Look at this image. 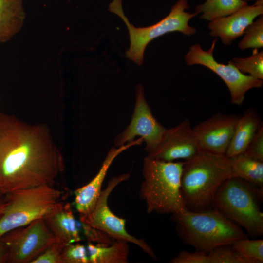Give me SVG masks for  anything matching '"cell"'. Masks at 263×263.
<instances>
[{
	"label": "cell",
	"mask_w": 263,
	"mask_h": 263,
	"mask_svg": "<svg viewBox=\"0 0 263 263\" xmlns=\"http://www.w3.org/2000/svg\"><path fill=\"white\" fill-rule=\"evenodd\" d=\"M243 153L252 159L263 162V123Z\"/></svg>",
	"instance_id": "27"
},
{
	"label": "cell",
	"mask_w": 263,
	"mask_h": 263,
	"mask_svg": "<svg viewBox=\"0 0 263 263\" xmlns=\"http://www.w3.org/2000/svg\"></svg>",
	"instance_id": "32"
},
{
	"label": "cell",
	"mask_w": 263,
	"mask_h": 263,
	"mask_svg": "<svg viewBox=\"0 0 263 263\" xmlns=\"http://www.w3.org/2000/svg\"><path fill=\"white\" fill-rule=\"evenodd\" d=\"M230 246H221L209 252L207 255L210 263H252Z\"/></svg>",
	"instance_id": "25"
},
{
	"label": "cell",
	"mask_w": 263,
	"mask_h": 263,
	"mask_svg": "<svg viewBox=\"0 0 263 263\" xmlns=\"http://www.w3.org/2000/svg\"><path fill=\"white\" fill-rule=\"evenodd\" d=\"M200 150L190 122L186 119L176 127L167 129L159 145L148 156L167 162L186 160Z\"/></svg>",
	"instance_id": "13"
},
{
	"label": "cell",
	"mask_w": 263,
	"mask_h": 263,
	"mask_svg": "<svg viewBox=\"0 0 263 263\" xmlns=\"http://www.w3.org/2000/svg\"><path fill=\"white\" fill-rule=\"evenodd\" d=\"M229 158L232 177L243 179L263 191V162L252 159L244 153Z\"/></svg>",
	"instance_id": "20"
},
{
	"label": "cell",
	"mask_w": 263,
	"mask_h": 263,
	"mask_svg": "<svg viewBox=\"0 0 263 263\" xmlns=\"http://www.w3.org/2000/svg\"><path fill=\"white\" fill-rule=\"evenodd\" d=\"M61 255L63 263H90L87 247L80 244L66 245Z\"/></svg>",
	"instance_id": "26"
},
{
	"label": "cell",
	"mask_w": 263,
	"mask_h": 263,
	"mask_svg": "<svg viewBox=\"0 0 263 263\" xmlns=\"http://www.w3.org/2000/svg\"><path fill=\"white\" fill-rule=\"evenodd\" d=\"M183 164L148 155L144 158L139 196L146 204L148 213L172 215L188 210L181 191Z\"/></svg>",
	"instance_id": "4"
},
{
	"label": "cell",
	"mask_w": 263,
	"mask_h": 263,
	"mask_svg": "<svg viewBox=\"0 0 263 263\" xmlns=\"http://www.w3.org/2000/svg\"><path fill=\"white\" fill-rule=\"evenodd\" d=\"M90 263H127L128 242L115 240L111 244L88 242L87 246Z\"/></svg>",
	"instance_id": "19"
},
{
	"label": "cell",
	"mask_w": 263,
	"mask_h": 263,
	"mask_svg": "<svg viewBox=\"0 0 263 263\" xmlns=\"http://www.w3.org/2000/svg\"><path fill=\"white\" fill-rule=\"evenodd\" d=\"M263 13V0H257L251 5L247 4L228 16L210 21L208 25L209 35L220 37L225 45H229L243 35L248 25Z\"/></svg>",
	"instance_id": "15"
},
{
	"label": "cell",
	"mask_w": 263,
	"mask_h": 263,
	"mask_svg": "<svg viewBox=\"0 0 263 263\" xmlns=\"http://www.w3.org/2000/svg\"><path fill=\"white\" fill-rule=\"evenodd\" d=\"M189 7L188 0H178L168 16L153 25L143 28L135 27L130 22L123 11L121 0H113L108 9L121 18L128 28L130 46L126 52L127 58L141 66L143 63L145 50L154 38L170 32L179 31L189 36L196 32L195 28L189 25L188 22L197 14L186 12Z\"/></svg>",
	"instance_id": "6"
},
{
	"label": "cell",
	"mask_w": 263,
	"mask_h": 263,
	"mask_svg": "<svg viewBox=\"0 0 263 263\" xmlns=\"http://www.w3.org/2000/svg\"><path fill=\"white\" fill-rule=\"evenodd\" d=\"M65 169L44 124H30L0 113V185L5 194L52 186Z\"/></svg>",
	"instance_id": "1"
},
{
	"label": "cell",
	"mask_w": 263,
	"mask_h": 263,
	"mask_svg": "<svg viewBox=\"0 0 263 263\" xmlns=\"http://www.w3.org/2000/svg\"><path fill=\"white\" fill-rule=\"evenodd\" d=\"M231 63L242 73H248L257 79H263V52L256 53L245 58L234 57Z\"/></svg>",
	"instance_id": "23"
},
{
	"label": "cell",
	"mask_w": 263,
	"mask_h": 263,
	"mask_svg": "<svg viewBox=\"0 0 263 263\" xmlns=\"http://www.w3.org/2000/svg\"><path fill=\"white\" fill-rule=\"evenodd\" d=\"M171 218L182 241L198 252L207 254L217 247L231 245L238 239L248 238L236 224L215 208L188 210L172 214Z\"/></svg>",
	"instance_id": "3"
},
{
	"label": "cell",
	"mask_w": 263,
	"mask_h": 263,
	"mask_svg": "<svg viewBox=\"0 0 263 263\" xmlns=\"http://www.w3.org/2000/svg\"><path fill=\"white\" fill-rule=\"evenodd\" d=\"M247 4L246 0H206L195 6V13H201L200 19L210 21L228 16Z\"/></svg>",
	"instance_id": "21"
},
{
	"label": "cell",
	"mask_w": 263,
	"mask_h": 263,
	"mask_svg": "<svg viewBox=\"0 0 263 263\" xmlns=\"http://www.w3.org/2000/svg\"><path fill=\"white\" fill-rule=\"evenodd\" d=\"M143 141V139L139 138L121 146L112 148L94 177L86 185L75 191L74 205L80 215L79 220L86 218L93 209L102 191V185L108 170L114 159L125 150L140 145Z\"/></svg>",
	"instance_id": "14"
},
{
	"label": "cell",
	"mask_w": 263,
	"mask_h": 263,
	"mask_svg": "<svg viewBox=\"0 0 263 263\" xmlns=\"http://www.w3.org/2000/svg\"><path fill=\"white\" fill-rule=\"evenodd\" d=\"M25 19L22 0H0V44L17 34Z\"/></svg>",
	"instance_id": "18"
},
{
	"label": "cell",
	"mask_w": 263,
	"mask_h": 263,
	"mask_svg": "<svg viewBox=\"0 0 263 263\" xmlns=\"http://www.w3.org/2000/svg\"><path fill=\"white\" fill-rule=\"evenodd\" d=\"M64 247L62 245L55 242L49 245L31 263H63L61 253Z\"/></svg>",
	"instance_id": "28"
},
{
	"label": "cell",
	"mask_w": 263,
	"mask_h": 263,
	"mask_svg": "<svg viewBox=\"0 0 263 263\" xmlns=\"http://www.w3.org/2000/svg\"><path fill=\"white\" fill-rule=\"evenodd\" d=\"M245 36L239 42L238 46L241 50L249 48H261L263 46V16L262 15L255 21H253L245 29Z\"/></svg>",
	"instance_id": "24"
},
{
	"label": "cell",
	"mask_w": 263,
	"mask_h": 263,
	"mask_svg": "<svg viewBox=\"0 0 263 263\" xmlns=\"http://www.w3.org/2000/svg\"><path fill=\"white\" fill-rule=\"evenodd\" d=\"M55 238L64 247L82 241V223L75 217L70 203H56L43 217Z\"/></svg>",
	"instance_id": "16"
},
{
	"label": "cell",
	"mask_w": 263,
	"mask_h": 263,
	"mask_svg": "<svg viewBox=\"0 0 263 263\" xmlns=\"http://www.w3.org/2000/svg\"><path fill=\"white\" fill-rule=\"evenodd\" d=\"M217 40V38L213 40L210 48L207 51L203 50L199 44L191 46L185 56V62L189 66L194 64L204 66L216 74L227 85L231 103L241 106L244 101L246 92L252 88L262 87L263 80L242 73L230 60L227 65L217 62L213 57Z\"/></svg>",
	"instance_id": "8"
},
{
	"label": "cell",
	"mask_w": 263,
	"mask_h": 263,
	"mask_svg": "<svg viewBox=\"0 0 263 263\" xmlns=\"http://www.w3.org/2000/svg\"><path fill=\"white\" fill-rule=\"evenodd\" d=\"M7 255V246L0 237V263H6Z\"/></svg>",
	"instance_id": "30"
},
{
	"label": "cell",
	"mask_w": 263,
	"mask_h": 263,
	"mask_svg": "<svg viewBox=\"0 0 263 263\" xmlns=\"http://www.w3.org/2000/svg\"><path fill=\"white\" fill-rule=\"evenodd\" d=\"M63 193L52 186H42L5 194L3 212L0 218V237L42 218L59 201Z\"/></svg>",
	"instance_id": "7"
},
{
	"label": "cell",
	"mask_w": 263,
	"mask_h": 263,
	"mask_svg": "<svg viewBox=\"0 0 263 263\" xmlns=\"http://www.w3.org/2000/svg\"><path fill=\"white\" fill-rule=\"evenodd\" d=\"M166 130L153 116L145 98L143 86L138 85L132 120L127 128L116 136L114 145L118 147L139 136L145 142V150L149 154L159 145Z\"/></svg>",
	"instance_id": "11"
},
{
	"label": "cell",
	"mask_w": 263,
	"mask_h": 263,
	"mask_svg": "<svg viewBox=\"0 0 263 263\" xmlns=\"http://www.w3.org/2000/svg\"><path fill=\"white\" fill-rule=\"evenodd\" d=\"M263 191L236 177L226 180L217 191L214 208L244 227L251 236L263 234V213L260 201Z\"/></svg>",
	"instance_id": "5"
},
{
	"label": "cell",
	"mask_w": 263,
	"mask_h": 263,
	"mask_svg": "<svg viewBox=\"0 0 263 263\" xmlns=\"http://www.w3.org/2000/svg\"><path fill=\"white\" fill-rule=\"evenodd\" d=\"M231 245L241 255L251 260L252 263L263 262L262 239H240L235 241Z\"/></svg>",
	"instance_id": "22"
},
{
	"label": "cell",
	"mask_w": 263,
	"mask_h": 263,
	"mask_svg": "<svg viewBox=\"0 0 263 263\" xmlns=\"http://www.w3.org/2000/svg\"><path fill=\"white\" fill-rule=\"evenodd\" d=\"M0 237L8 248L6 263H31L56 242L43 217Z\"/></svg>",
	"instance_id": "9"
},
{
	"label": "cell",
	"mask_w": 263,
	"mask_h": 263,
	"mask_svg": "<svg viewBox=\"0 0 263 263\" xmlns=\"http://www.w3.org/2000/svg\"><path fill=\"white\" fill-rule=\"evenodd\" d=\"M231 177L230 160L225 154L201 150L185 160L181 185L188 209L195 211L210 209L218 189Z\"/></svg>",
	"instance_id": "2"
},
{
	"label": "cell",
	"mask_w": 263,
	"mask_h": 263,
	"mask_svg": "<svg viewBox=\"0 0 263 263\" xmlns=\"http://www.w3.org/2000/svg\"><path fill=\"white\" fill-rule=\"evenodd\" d=\"M5 194L0 185V218L1 217L3 212L5 205Z\"/></svg>",
	"instance_id": "31"
},
{
	"label": "cell",
	"mask_w": 263,
	"mask_h": 263,
	"mask_svg": "<svg viewBox=\"0 0 263 263\" xmlns=\"http://www.w3.org/2000/svg\"><path fill=\"white\" fill-rule=\"evenodd\" d=\"M239 117L217 113L193 127L200 150L225 154Z\"/></svg>",
	"instance_id": "12"
},
{
	"label": "cell",
	"mask_w": 263,
	"mask_h": 263,
	"mask_svg": "<svg viewBox=\"0 0 263 263\" xmlns=\"http://www.w3.org/2000/svg\"><path fill=\"white\" fill-rule=\"evenodd\" d=\"M130 174L127 173L111 179L107 187L101 191L90 214L85 219L79 220L115 240H123L137 245L151 258L157 260L149 245L144 240L130 235L125 228V220L113 214L108 205V197L113 189L122 182L128 180Z\"/></svg>",
	"instance_id": "10"
},
{
	"label": "cell",
	"mask_w": 263,
	"mask_h": 263,
	"mask_svg": "<svg viewBox=\"0 0 263 263\" xmlns=\"http://www.w3.org/2000/svg\"><path fill=\"white\" fill-rule=\"evenodd\" d=\"M263 122L253 108L240 116L225 155L229 157L243 153Z\"/></svg>",
	"instance_id": "17"
},
{
	"label": "cell",
	"mask_w": 263,
	"mask_h": 263,
	"mask_svg": "<svg viewBox=\"0 0 263 263\" xmlns=\"http://www.w3.org/2000/svg\"><path fill=\"white\" fill-rule=\"evenodd\" d=\"M171 263H210V259L207 253L196 251L190 253L186 251H181L172 258Z\"/></svg>",
	"instance_id": "29"
}]
</instances>
